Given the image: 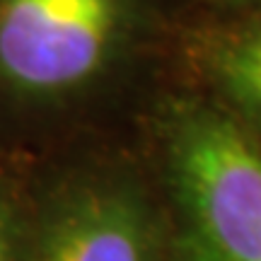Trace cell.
<instances>
[{
    "label": "cell",
    "instance_id": "cell-2",
    "mask_svg": "<svg viewBox=\"0 0 261 261\" xmlns=\"http://www.w3.org/2000/svg\"><path fill=\"white\" fill-rule=\"evenodd\" d=\"M138 0H0V85L63 99L99 80L136 24Z\"/></svg>",
    "mask_w": 261,
    "mask_h": 261
},
{
    "label": "cell",
    "instance_id": "cell-5",
    "mask_svg": "<svg viewBox=\"0 0 261 261\" xmlns=\"http://www.w3.org/2000/svg\"><path fill=\"white\" fill-rule=\"evenodd\" d=\"M27 220L17 203L0 194V261H29Z\"/></svg>",
    "mask_w": 261,
    "mask_h": 261
},
{
    "label": "cell",
    "instance_id": "cell-3",
    "mask_svg": "<svg viewBox=\"0 0 261 261\" xmlns=\"http://www.w3.org/2000/svg\"><path fill=\"white\" fill-rule=\"evenodd\" d=\"M158 215L128 181L87 179L58 196L29 237V261H158Z\"/></svg>",
    "mask_w": 261,
    "mask_h": 261
},
{
    "label": "cell",
    "instance_id": "cell-6",
    "mask_svg": "<svg viewBox=\"0 0 261 261\" xmlns=\"http://www.w3.org/2000/svg\"><path fill=\"white\" fill-rule=\"evenodd\" d=\"M215 3H225V5H247V3H254V0H215Z\"/></svg>",
    "mask_w": 261,
    "mask_h": 261
},
{
    "label": "cell",
    "instance_id": "cell-1",
    "mask_svg": "<svg viewBox=\"0 0 261 261\" xmlns=\"http://www.w3.org/2000/svg\"><path fill=\"white\" fill-rule=\"evenodd\" d=\"M160 128L177 261H261V140L201 99L169 102Z\"/></svg>",
    "mask_w": 261,
    "mask_h": 261
},
{
    "label": "cell",
    "instance_id": "cell-4",
    "mask_svg": "<svg viewBox=\"0 0 261 261\" xmlns=\"http://www.w3.org/2000/svg\"><path fill=\"white\" fill-rule=\"evenodd\" d=\"M203 70L225 109L261 140V17L215 34L203 46Z\"/></svg>",
    "mask_w": 261,
    "mask_h": 261
}]
</instances>
